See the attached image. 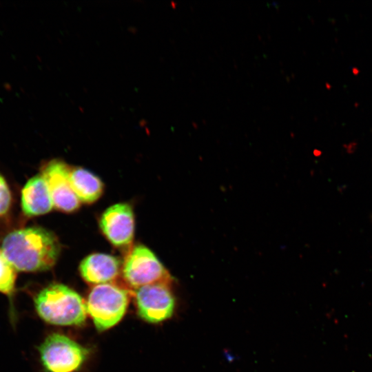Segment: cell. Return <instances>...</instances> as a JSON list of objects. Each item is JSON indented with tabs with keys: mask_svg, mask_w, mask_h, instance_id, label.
Instances as JSON below:
<instances>
[{
	"mask_svg": "<svg viewBox=\"0 0 372 372\" xmlns=\"http://www.w3.org/2000/svg\"><path fill=\"white\" fill-rule=\"evenodd\" d=\"M1 251L16 270L37 272L54 265L61 245L53 232L41 227H30L9 233L3 240Z\"/></svg>",
	"mask_w": 372,
	"mask_h": 372,
	"instance_id": "1",
	"label": "cell"
},
{
	"mask_svg": "<svg viewBox=\"0 0 372 372\" xmlns=\"http://www.w3.org/2000/svg\"><path fill=\"white\" fill-rule=\"evenodd\" d=\"M39 316L47 323L59 326H80L86 319L85 302L81 296L63 284H51L34 297Z\"/></svg>",
	"mask_w": 372,
	"mask_h": 372,
	"instance_id": "2",
	"label": "cell"
},
{
	"mask_svg": "<svg viewBox=\"0 0 372 372\" xmlns=\"http://www.w3.org/2000/svg\"><path fill=\"white\" fill-rule=\"evenodd\" d=\"M132 291L116 282L94 285L85 301L87 313L99 331L116 325L124 316Z\"/></svg>",
	"mask_w": 372,
	"mask_h": 372,
	"instance_id": "3",
	"label": "cell"
},
{
	"mask_svg": "<svg viewBox=\"0 0 372 372\" xmlns=\"http://www.w3.org/2000/svg\"><path fill=\"white\" fill-rule=\"evenodd\" d=\"M121 274L131 291L143 286L165 283L171 285L172 278L154 253L142 245L132 247L124 259Z\"/></svg>",
	"mask_w": 372,
	"mask_h": 372,
	"instance_id": "4",
	"label": "cell"
},
{
	"mask_svg": "<svg viewBox=\"0 0 372 372\" xmlns=\"http://www.w3.org/2000/svg\"><path fill=\"white\" fill-rule=\"evenodd\" d=\"M39 352L48 372L76 371L89 353L86 348L60 333L48 335L39 347Z\"/></svg>",
	"mask_w": 372,
	"mask_h": 372,
	"instance_id": "5",
	"label": "cell"
},
{
	"mask_svg": "<svg viewBox=\"0 0 372 372\" xmlns=\"http://www.w3.org/2000/svg\"><path fill=\"white\" fill-rule=\"evenodd\" d=\"M138 315L150 323H158L172 317L175 298L171 285L158 283L141 287L132 291Z\"/></svg>",
	"mask_w": 372,
	"mask_h": 372,
	"instance_id": "6",
	"label": "cell"
},
{
	"mask_svg": "<svg viewBox=\"0 0 372 372\" xmlns=\"http://www.w3.org/2000/svg\"><path fill=\"white\" fill-rule=\"evenodd\" d=\"M70 171L69 165L58 159L49 161L41 169V175L48 185L54 207L65 212L74 211L80 205L70 184Z\"/></svg>",
	"mask_w": 372,
	"mask_h": 372,
	"instance_id": "7",
	"label": "cell"
},
{
	"mask_svg": "<svg viewBox=\"0 0 372 372\" xmlns=\"http://www.w3.org/2000/svg\"><path fill=\"white\" fill-rule=\"evenodd\" d=\"M100 227L113 245L118 247L129 245L134 233V217L131 206L127 203L110 206L103 213Z\"/></svg>",
	"mask_w": 372,
	"mask_h": 372,
	"instance_id": "8",
	"label": "cell"
},
{
	"mask_svg": "<svg viewBox=\"0 0 372 372\" xmlns=\"http://www.w3.org/2000/svg\"><path fill=\"white\" fill-rule=\"evenodd\" d=\"M79 271L87 283L97 285L114 282L121 272V266L117 258L96 253L89 255L81 261Z\"/></svg>",
	"mask_w": 372,
	"mask_h": 372,
	"instance_id": "9",
	"label": "cell"
},
{
	"mask_svg": "<svg viewBox=\"0 0 372 372\" xmlns=\"http://www.w3.org/2000/svg\"><path fill=\"white\" fill-rule=\"evenodd\" d=\"M21 208L28 216L48 213L54 207L48 185L41 174L31 178L24 185L21 196Z\"/></svg>",
	"mask_w": 372,
	"mask_h": 372,
	"instance_id": "10",
	"label": "cell"
},
{
	"mask_svg": "<svg viewBox=\"0 0 372 372\" xmlns=\"http://www.w3.org/2000/svg\"><path fill=\"white\" fill-rule=\"evenodd\" d=\"M70 181L80 202L92 203L102 194L103 185L96 176L81 167L70 168Z\"/></svg>",
	"mask_w": 372,
	"mask_h": 372,
	"instance_id": "11",
	"label": "cell"
},
{
	"mask_svg": "<svg viewBox=\"0 0 372 372\" xmlns=\"http://www.w3.org/2000/svg\"><path fill=\"white\" fill-rule=\"evenodd\" d=\"M16 269L0 250V293L8 296L10 301L15 290Z\"/></svg>",
	"mask_w": 372,
	"mask_h": 372,
	"instance_id": "12",
	"label": "cell"
},
{
	"mask_svg": "<svg viewBox=\"0 0 372 372\" xmlns=\"http://www.w3.org/2000/svg\"><path fill=\"white\" fill-rule=\"evenodd\" d=\"M12 202V196L10 188L0 174V216L7 214L9 211Z\"/></svg>",
	"mask_w": 372,
	"mask_h": 372,
	"instance_id": "13",
	"label": "cell"
}]
</instances>
